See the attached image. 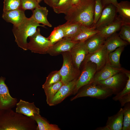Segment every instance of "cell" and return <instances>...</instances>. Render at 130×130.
Wrapping results in <instances>:
<instances>
[{"label": "cell", "instance_id": "6da1fadb", "mask_svg": "<svg viewBox=\"0 0 130 130\" xmlns=\"http://www.w3.org/2000/svg\"><path fill=\"white\" fill-rule=\"evenodd\" d=\"M36 123L31 117L12 109L0 110V130H36Z\"/></svg>", "mask_w": 130, "mask_h": 130}, {"label": "cell", "instance_id": "7a4b0ae2", "mask_svg": "<svg viewBox=\"0 0 130 130\" xmlns=\"http://www.w3.org/2000/svg\"><path fill=\"white\" fill-rule=\"evenodd\" d=\"M95 0H79L65 14L67 21L88 27L93 26Z\"/></svg>", "mask_w": 130, "mask_h": 130}, {"label": "cell", "instance_id": "3957f363", "mask_svg": "<svg viewBox=\"0 0 130 130\" xmlns=\"http://www.w3.org/2000/svg\"><path fill=\"white\" fill-rule=\"evenodd\" d=\"M39 26L46 28L36 22L32 16L29 18L26 17L19 25H13L12 32L18 46L24 51L28 50L27 39L34 34Z\"/></svg>", "mask_w": 130, "mask_h": 130}, {"label": "cell", "instance_id": "277c9868", "mask_svg": "<svg viewBox=\"0 0 130 130\" xmlns=\"http://www.w3.org/2000/svg\"><path fill=\"white\" fill-rule=\"evenodd\" d=\"M79 90L76 95L71 98V101L80 98L87 97L104 99L114 94L111 90L95 83L84 85Z\"/></svg>", "mask_w": 130, "mask_h": 130}, {"label": "cell", "instance_id": "5b68a950", "mask_svg": "<svg viewBox=\"0 0 130 130\" xmlns=\"http://www.w3.org/2000/svg\"><path fill=\"white\" fill-rule=\"evenodd\" d=\"M62 66L59 70L61 76V81L63 84L77 78L80 74L79 69L74 65L69 52L62 53Z\"/></svg>", "mask_w": 130, "mask_h": 130}, {"label": "cell", "instance_id": "8992f818", "mask_svg": "<svg viewBox=\"0 0 130 130\" xmlns=\"http://www.w3.org/2000/svg\"><path fill=\"white\" fill-rule=\"evenodd\" d=\"M28 38L30 41L28 43V50L34 53L42 54L47 53L52 45L48 38L41 35L39 28H37L34 34Z\"/></svg>", "mask_w": 130, "mask_h": 130}, {"label": "cell", "instance_id": "52a82bcc", "mask_svg": "<svg viewBox=\"0 0 130 130\" xmlns=\"http://www.w3.org/2000/svg\"><path fill=\"white\" fill-rule=\"evenodd\" d=\"M82 71L77 79L72 94L75 95L82 87L90 84L96 72V65L89 61L84 63Z\"/></svg>", "mask_w": 130, "mask_h": 130}, {"label": "cell", "instance_id": "ba28073f", "mask_svg": "<svg viewBox=\"0 0 130 130\" xmlns=\"http://www.w3.org/2000/svg\"><path fill=\"white\" fill-rule=\"evenodd\" d=\"M5 79L4 77H0V110L12 109L17 103V99L10 95Z\"/></svg>", "mask_w": 130, "mask_h": 130}, {"label": "cell", "instance_id": "9c48e42d", "mask_svg": "<svg viewBox=\"0 0 130 130\" xmlns=\"http://www.w3.org/2000/svg\"><path fill=\"white\" fill-rule=\"evenodd\" d=\"M108 54L104 45L99 49L91 53H88L86 56L83 63L89 61L96 65L97 71L101 69L108 61Z\"/></svg>", "mask_w": 130, "mask_h": 130}, {"label": "cell", "instance_id": "30bf717a", "mask_svg": "<svg viewBox=\"0 0 130 130\" xmlns=\"http://www.w3.org/2000/svg\"><path fill=\"white\" fill-rule=\"evenodd\" d=\"M69 52L74 65L79 69L81 64L88 53L84 41H78Z\"/></svg>", "mask_w": 130, "mask_h": 130}, {"label": "cell", "instance_id": "8fae6325", "mask_svg": "<svg viewBox=\"0 0 130 130\" xmlns=\"http://www.w3.org/2000/svg\"><path fill=\"white\" fill-rule=\"evenodd\" d=\"M116 7L113 5L110 4L105 6L95 26L96 29L98 30L113 22L116 17Z\"/></svg>", "mask_w": 130, "mask_h": 130}, {"label": "cell", "instance_id": "7c38bea8", "mask_svg": "<svg viewBox=\"0 0 130 130\" xmlns=\"http://www.w3.org/2000/svg\"><path fill=\"white\" fill-rule=\"evenodd\" d=\"M78 78L63 84L53 98L49 105H56L61 102L67 97L72 94Z\"/></svg>", "mask_w": 130, "mask_h": 130}, {"label": "cell", "instance_id": "4fadbf2b", "mask_svg": "<svg viewBox=\"0 0 130 130\" xmlns=\"http://www.w3.org/2000/svg\"><path fill=\"white\" fill-rule=\"evenodd\" d=\"M78 42L73 41L70 38H64L52 45L49 49L47 53L52 56H56L64 52H70Z\"/></svg>", "mask_w": 130, "mask_h": 130}, {"label": "cell", "instance_id": "5bb4252c", "mask_svg": "<svg viewBox=\"0 0 130 130\" xmlns=\"http://www.w3.org/2000/svg\"><path fill=\"white\" fill-rule=\"evenodd\" d=\"M120 72L117 73L106 79L93 83L98 84L104 87L110 89L113 91L114 93H116L119 91L124 81L123 75Z\"/></svg>", "mask_w": 130, "mask_h": 130}, {"label": "cell", "instance_id": "9a60e30c", "mask_svg": "<svg viewBox=\"0 0 130 130\" xmlns=\"http://www.w3.org/2000/svg\"><path fill=\"white\" fill-rule=\"evenodd\" d=\"M123 70L121 68L113 67L107 62L101 69L96 72L90 84L106 79L117 73L123 72Z\"/></svg>", "mask_w": 130, "mask_h": 130}, {"label": "cell", "instance_id": "2e32d148", "mask_svg": "<svg viewBox=\"0 0 130 130\" xmlns=\"http://www.w3.org/2000/svg\"><path fill=\"white\" fill-rule=\"evenodd\" d=\"M15 112L25 116L31 117L39 114L40 110L35 105L34 102L30 103L21 99L16 104Z\"/></svg>", "mask_w": 130, "mask_h": 130}, {"label": "cell", "instance_id": "e0dca14e", "mask_svg": "<svg viewBox=\"0 0 130 130\" xmlns=\"http://www.w3.org/2000/svg\"><path fill=\"white\" fill-rule=\"evenodd\" d=\"M25 11L20 8L3 12L2 17L6 22L11 23L14 26L18 25L21 23L26 17Z\"/></svg>", "mask_w": 130, "mask_h": 130}, {"label": "cell", "instance_id": "ac0fdd59", "mask_svg": "<svg viewBox=\"0 0 130 130\" xmlns=\"http://www.w3.org/2000/svg\"><path fill=\"white\" fill-rule=\"evenodd\" d=\"M123 24L120 18L116 17L112 22L98 29V33L106 39L119 30Z\"/></svg>", "mask_w": 130, "mask_h": 130}, {"label": "cell", "instance_id": "d6986e66", "mask_svg": "<svg viewBox=\"0 0 130 130\" xmlns=\"http://www.w3.org/2000/svg\"><path fill=\"white\" fill-rule=\"evenodd\" d=\"M128 43L122 39L116 33L106 39L104 45L108 54L117 48L126 46Z\"/></svg>", "mask_w": 130, "mask_h": 130}, {"label": "cell", "instance_id": "ffe728a7", "mask_svg": "<svg viewBox=\"0 0 130 130\" xmlns=\"http://www.w3.org/2000/svg\"><path fill=\"white\" fill-rule=\"evenodd\" d=\"M105 40L98 33L85 41L88 53H93L100 48L104 45Z\"/></svg>", "mask_w": 130, "mask_h": 130}, {"label": "cell", "instance_id": "44dd1931", "mask_svg": "<svg viewBox=\"0 0 130 130\" xmlns=\"http://www.w3.org/2000/svg\"><path fill=\"white\" fill-rule=\"evenodd\" d=\"M118 17L123 24H130V2L128 1H122L116 6Z\"/></svg>", "mask_w": 130, "mask_h": 130}, {"label": "cell", "instance_id": "7402d4cb", "mask_svg": "<svg viewBox=\"0 0 130 130\" xmlns=\"http://www.w3.org/2000/svg\"><path fill=\"white\" fill-rule=\"evenodd\" d=\"M123 118V109L121 108L116 114L108 117L106 125L110 130H122Z\"/></svg>", "mask_w": 130, "mask_h": 130}, {"label": "cell", "instance_id": "603a6c76", "mask_svg": "<svg viewBox=\"0 0 130 130\" xmlns=\"http://www.w3.org/2000/svg\"><path fill=\"white\" fill-rule=\"evenodd\" d=\"M32 11V14L31 16L37 23L42 24L49 27H52V25L47 19L48 11L46 7L40 6L36 8Z\"/></svg>", "mask_w": 130, "mask_h": 130}, {"label": "cell", "instance_id": "cb8c5ba5", "mask_svg": "<svg viewBox=\"0 0 130 130\" xmlns=\"http://www.w3.org/2000/svg\"><path fill=\"white\" fill-rule=\"evenodd\" d=\"M99 32V30L96 29L95 26L88 27L82 25L79 33L76 36L70 39L74 41H85Z\"/></svg>", "mask_w": 130, "mask_h": 130}, {"label": "cell", "instance_id": "d4e9b609", "mask_svg": "<svg viewBox=\"0 0 130 130\" xmlns=\"http://www.w3.org/2000/svg\"><path fill=\"white\" fill-rule=\"evenodd\" d=\"M82 25L77 23L67 21L60 25L64 32V38H72L78 34L80 32Z\"/></svg>", "mask_w": 130, "mask_h": 130}, {"label": "cell", "instance_id": "484cf974", "mask_svg": "<svg viewBox=\"0 0 130 130\" xmlns=\"http://www.w3.org/2000/svg\"><path fill=\"white\" fill-rule=\"evenodd\" d=\"M37 123L36 130H60L56 124H50L40 114H37L31 117Z\"/></svg>", "mask_w": 130, "mask_h": 130}, {"label": "cell", "instance_id": "4316f807", "mask_svg": "<svg viewBox=\"0 0 130 130\" xmlns=\"http://www.w3.org/2000/svg\"><path fill=\"white\" fill-rule=\"evenodd\" d=\"M124 48V46L120 47L109 53L107 62L111 66L116 68H121L120 58Z\"/></svg>", "mask_w": 130, "mask_h": 130}, {"label": "cell", "instance_id": "83f0119b", "mask_svg": "<svg viewBox=\"0 0 130 130\" xmlns=\"http://www.w3.org/2000/svg\"><path fill=\"white\" fill-rule=\"evenodd\" d=\"M63 84L61 81L43 89L46 97V101L49 105L53 98Z\"/></svg>", "mask_w": 130, "mask_h": 130}, {"label": "cell", "instance_id": "f1b7e54d", "mask_svg": "<svg viewBox=\"0 0 130 130\" xmlns=\"http://www.w3.org/2000/svg\"><path fill=\"white\" fill-rule=\"evenodd\" d=\"M72 5V0H58L52 8L56 13H63L65 15Z\"/></svg>", "mask_w": 130, "mask_h": 130}, {"label": "cell", "instance_id": "f546056e", "mask_svg": "<svg viewBox=\"0 0 130 130\" xmlns=\"http://www.w3.org/2000/svg\"><path fill=\"white\" fill-rule=\"evenodd\" d=\"M64 32L59 25L54 27L48 38L52 45L64 38Z\"/></svg>", "mask_w": 130, "mask_h": 130}, {"label": "cell", "instance_id": "4dcf8cb0", "mask_svg": "<svg viewBox=\"0 0 130 130\" xmlns=\"http://www.w3.org/2000/svg\"><path fill=\"white\" fill-rule=\"evenodd\" d=\"M61 79L59 71H52L47 77L45 83L42 86L43 88L51 85L61 81Z\"/></svg>", "mask_w": 130, "mask_h": 130}, {"label": "cell", "instance_id": "1f68e13d", "mask_svg": "<svg viewBox=\"0 0 130 130\" xmlns=\"http://www.w3.org/2000/svg\"><path fill=\"white\" fill-rule=\"evenodd\" d=\"M3 12L21 8L20 0H4Z\"/></svg>", "mask_w": 130, "mask_h": 130}, {"label": "cell", "instance_id": "d6a6232c", "mask_svg": "<svg viewBox=\"0 0 130 130\" xmlns=\"http://www.w3.org/2000/svg\"><path fill=\"white\" fill-rule=\"evenodd\" d=\"M128 77V80L123 90L121 92L118 93L113 98V100L118 101L122 97L130 93V71L124 70L123 71Z\"/></svg>", "mask_w": 130, "mask_h": 130}, {"label": "cell", "instance_id": "836d02e7", "mask_svg": "<svg viewBox=\"0 0 130 130\" xmlns=\"http://www.w3.org/2000/svg\"><path fill=\"white\" fill-rule=\"evenodd\" d=\"M123 113L122 130H130V104L123 108Z\"/></svg>", "mask_w": 130, "mask_h": 130}, {"label": "cell", "instance_id": "e575fe53", "mask_svg": "<svg viewBox=\"0 0 130 130\" xmlns=\"http://www.w3.org/2000/svg\"><path fill=\"white\" fill-rule=\"evenodd\" d=\"M118 34L120 38L130 43V24H123L120 29Z\"/></svg>", "mask_w": 130, "mask_h": 130}, {"label": "cell", "instance_id": "d590c367", "mask_svg": "<svg viewBox=\"0 0 130 130\" xmlns=\"http://www.w3.org/2000/svg\"><path fill=\"white\" fill-rule=\"evenodd\" d=\"M21 8L25 11L27 10H33L40 6L35 0H20Z\"/></svg>", "mask_w": 130, "mask_h": 130}, {"label": "cell", "instance_id": "8d00e7d4", "mask_svg": "<svg viewBox=\"0 0 130 130\" xmlns=\"http://www.w3.org/2000/svg\"><path fill=\"white\" fill-rule=\"evenodd\" d=\"M93 26H95L102 12L103 7L101 0H95Z\"/></svg>", "mask_w": 130, "mask_h": 130}, {"label": "cell", "instance_id": "74e56055", "mask_svg": "<svg viewBox=\"0 0 130 130\" xmlns=\"http://www.w3.org/2000/svg\"><path fill=\"white\" fill-rule=\"evenodd\" d=\"M120 102L121 106H124L126 103L130 102V93L125 95L120 98L118 100Z\"/></svg>", "mask_w": 130, "mask_h": 130}, {"label": "cell", "instance_id": "f35d334b", "mask_svg": "<svg viewBox=\"0 0 130 130\" xmlns=\"http://www.w3.org/2000/svg\"><path fill=\"white\" fill-rule=\"evenodd\" d=\"M101 1L103 8L106 5L110 4H112L116 7L118 3L117 0H101Z\"/></svg>", "mask_w": 130, "mask_h": 130}, {"label": "cell", "instance_id": "ab89813d", "mask_svg": "<svg viewBox=\"0 0 130 130\" xmlns=\"http://www.w3.org/2000/svg\"><path fill=\"white\" fill-rule=\"evenodd\" d=\"M47 5L52 8L56 4L58 0H43Z\"/></svg>", "mask_w": 130, "mask_h": 130}, {"label": "cell", "instance_id": "60d3db41", "mask_svg": "<svg viewBox=\"0 0 130 130\" xmlns=\"http://www.w3.org/2000/svg\"><path fill=\"white\" fill-rule=\"evenodd\" d=\"M96 130H110L109 127L106 125L104 126L98 127Z\"/></svg>", "mask_w": 130, "mask_h": 130}, {"label": "cell", "instance_id": "b9f144b4", "mask_svg": "<svg viewBox=\"0 0 130 130\" xmlns=\"http://www.w3.org/2000/svg\"><path fill=\"white\" fill-rule=\"evenodd\" d=\"M79 0H72V5L78 3Z\"/></svg>", "mask_w": 130, "mask_h": 130}, {"label": "cell", "instance_id": "7bdbcfd3", "mask_svg": "<svg viewBox=\"0 0 130 130\" xmlns=\"http://www.w3.org/2000/svg\"><path fill=\"white\" fill-rule=\"evenodd\" d=\"M38 3H39L41 1L43 0H35Z\"/></svg>", "mask_w": 130, "mask_h": 130}]
</instances>
